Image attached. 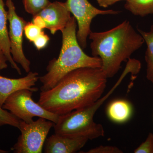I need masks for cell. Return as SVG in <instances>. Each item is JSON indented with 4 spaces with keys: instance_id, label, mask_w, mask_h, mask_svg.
<instances>
[{
    "instance_id": "obj_1",
    "label": "cell",
    "mask_w": 153,
    "mask_h": 153,
    "mask_svg": "<svg viewBox=\"0 0 153 153\" xmlns=\"http://www.w3.org/2000/svg\"><path fill=\"white\" fill-rule=\"evenodd\" d=\"M107 79L101 68L75 69L51 89L41 91L38 103L52 113L66 114L93 104L102 97Z\"/></svg>"
},
{
    "instance_id": "obj_2",
    "label": "cell",
    "mask_w": 153,
    "mask_h": 153,
    "mask_svg": "<svg viewBox=\"0 0 153 153\" xmlns=\"http://www.w3.org/2000/svg\"><path fill=\"white\" fill-rule=\"evenodd\" d=\"M88 37L91 54L100 58L101 69L107 78L117 74L122 63L145 43L140 34L127 20L108 31H91Z\"/></svg>"
},
{
    "instance_id": "obj_3",
    "label": "cell",
    "mask_w": 153,
    "mask_h": 153,
    "mask_svg": "<svg viewBox=\"0 0 153 153\" xmlns=\"http://www.w3.org/2000/svg\"><path fill=\"white\" fill-rule=\"evenodd\" d=\"M76 19L71 16L66 27L61 31L62 45L59 56L49 61L47 73L39 77L42 84L41 91L51 89L63 76L75 69L85 67L101 68L100 58L86 55L79 45L76 38Z\"/></svg>"
},
{
    "instance_id": "obj_4",
    "label": "cell",
    "mask_w": 153,
    "mask_h": 153,
    "mask_svg": "<svg viewBox=\"0 0 153 153\" xmlns=\"http://www.w3.org/2000/svg\"><path fill=\"white\" fill-rule=\"evenodd\" d=\"M97 110L94 104L59 116L54 123L55 134L71 137L93 140L104 136L103 126L94 120Z\"/></svg>"
},
{
    "instance_id": "obj_5",
    "label": "cell",
    "mask_w": 153,
    "mask_h": 153,
    "mask_svg": "<svg viewBox=\"0 0 153 153\" xmlns=\"http://www.w3.org/2000/svg\"><path fill=\"white\" fill-rule=\"evenodd\" d=\"M33 91L22 89L12 94L7 99L2 108L27 123L33 122L35 117L44 118L56 123L59 115L48 111L32 98Z\"/></svg>"
},
{
    "instance_id": "obj_6",
    "label": "cell",
    "mask_w": 153,
    "mask_h": 153,
    "mask_svg": "<svg viewBox=\"0 0 153 153\" xmlns=\"http://www.w3.org/2000/svg\"><path fill=\"white\" fill-rule=\"evenodd\" d=\"M54 124L42 117L29 123L20 120L21 135L11 150L15 153H42L47 135Z\"/></svg>"
},
{
    "instance_id": "obj_7",
    "label": "cell",
    "mask_w": 153,
    "mask_h": 153,
    "mask_svg": "<svg viewBox=\"0 0 153 153\" xmlns=\"http://www.w3.org/2000/svg\"><path fill=\"white\" fill-rule=\"evenodd\" d=\"M71 13L76 19L78 30L76 38L82 49L87 46V39L91 32V25L92 20L99 15H116L119 11L102 10L92 5L88 0H67L66 2Z\"/></svg>"
},
{
    "instance_id": "obj_8",
    "label": "cell",
    "mask_w": 153,
    "mask_h": 153,
    "mask_svg": "<svg viewBox=\"0 0 153 153\" xmlns=\"http://www.w3.org/2000/svg\"><path fill=\"white\" fill-rule=\"evenodd\" d=\"M8 21L9 22V39L11 55L14 61L20 64L27 73L30 71L31 63L26 57L23 49V35L27 22L19 16L13 0H7Z\"/></svg>"
},
{
    "instance_id": "obj_9",
    "label": "cell",
    "mask_w": 153,
    "mask_h": 153,
    "mask_svg": "<svg viewBox=\"0 0 153 153\" xmlns=\"http://www.w3.org/2000/svg\"><path fill=\"white\" fill-rule=\"evenodd\" d=\"M36 15L43 19L46 29H48L52 35L66 27L71 17L66 2L57 1L50 3Z\"/></svg>"
},
{
    "instance_id": "obj_10",
    "label": "cell",
    "mask_w": 153,
    "mask_h": 153,
    "mask_svg": "<svg viewBox=\"0 0 153 153\" xmlns=\"http://www.w3.org/2000/svg\"><path fill=\"white\" fill-rule=\"evenodd\" d=\"M38 79V73L30 71L26 76L17 79L0 75V106L2 107L9 96L18 91L27 89L33 92L38 91V88L35 86Z\"/></svg>"
},
{
    "instance_id": "obj_11",
    "label": "cell",
    "mask_w": 153,
    "mask_h": 153,
    "mask_svg": "<svg viewBox=\"0 0 153 153\" xmlns=\"http://www.w3.org/2000/svg\"><path fill=\"white\" fill-rule=\"evenodd\" d=\"M88 140L86 138L71 137L55 134L45 141L44 152L76 153L84 146Z\"/></svg>"
},
{
    "instance_id": "obj_12",
    "label": "cell",
    "mask_w": 153,
    "mask_h": 153,
    "mask_svg": "<svg viewBox=\"0 0 153 153\" xmlns=\"http://www.w3.org/2000/svg\"><path fill=\"white\" fill-rule=\"evenodd\" d=\"M4 6L3 0H0V48L4 53L11 67L21 75V69L14 61L11 55L8 31L7 27V12L6 11Z\"/></svg>"
},
{
    "instance_id": "obj_13",
    "label": "cell",
    "mask_w": 153,
    "mask_h": 153,
    "mask_svg": "<svg viewBox=\"0 0 153 153\" xmlns=\"http://www.w3.org/2000/svg\"><path fill=\"white\" fill-rule=\"evenodd\" d=\"M133 112L132 105L128 100L116 99L108 105L106 113L108 118L115 123H123L129 120Z\"/></svg>"
},
{
    "instance_id": "obj_14",
    "label": "cell",
    "mask_w": 153,
    "mask_h": 153,
    "mask_svg": "<svg viewBox=\"0 0 153 153\" xmlns=\"http://www.w3.org/2000/svg\"><path fill=\"white\" fill-rule=\"evenodd\" d=\"M138 32L143 38L146 44L145 54V60L146 63V77L149 81L153 84V25L149 31L137 29Z\"/></svg>"
},
{
    "instance_id": "obj_15",
    "label": "cell",
    "mask_w": 153,
    "mask_h": 153,
    "mask_svg": "<svg viewBox=\"0 0 153 153\" xmlns=\"http://www.w3.org/2000/svg\"><path fill=\"white\" fill-rule=\"evenodd\" d=\"M124 7L134 16L145 17L153 14V0H127Z\"/></svg>"
},
{
    "instance_id": "obj_16",
    "label": "cell",
    "mask_w": 153,
    "mask_h": 153,
    "mask_svg": "<svg viewBox=\"0 0 153 153\" xmlns=\"http://www.w3.org/2000/svg\"><path fill=\"white\" fill-rule=\"evenodd\" d=\"M50 3L49 0H23L25 11L33 16L46 8Z\"/></svg>"
},
{
    "instance_id": "obj_17",
    "label": "cell",
    "mask_w": 153,
    "mask_h": 153,
    "mask_svg": "<svg viewBox=\"0 0 153 153\" xmlns=\"http://www.w3.org/2000/svg\"><path fill=\"white\" fill-rule=\"evenodd\" d=\"M20 120L11 113L0 106V127L9 125L19 129Z\"/></svg>"
},
{
    "instance_id": "obj_18",
    "label": "cell",
    "mask_w": 153,
    "mask_h": 153,
    "mask_svg": "<svg viewBox=\"0 0 153 153\" xmlns=\"http://www.w3.org/2000/svg\"><path fill=\"white\" fill-rule=\"evenodd\" d=\"M24 31L26 38L30 42H33L41 34L42 30L33 22H27L25 27Z\"/></svg>"
},
{
    "instance_id": "obj_19",
    "label": "cell",
    "mask_w": 153,
    "mask_h": 153,
    "mask_svg": "<svg viewBox=\"0 0 153 153\" xmlns=\"http://www.w3.org/2000/svg\"><path fill=\"white\" fill-rule=\"evenodd\" d=\"M134 153H153V133H150L144 142L134 151Z\"/></svg>"
},
{
    "instance_id": "obj_20",
    "label": "cell",
    "mask_w": 153,
    "mask_h": 153,
    "mask_svg": "<svg viewBox=\"0 0 153 153\" xmlns=\"http://www.w3.org/2000/svg\"><path fill=\"white\" fill-rule=\"evenodd\" d=\"M123 152L119 148L114 146H100L91 149L87 153H123Z\"/></svg>"
},
{
    "instance_id": "obj_21",
    "label": "cell",
    "mask_w": 153,
    "mask_h": 153,
    "mask_svg": "<svg viewBox=\"0 0 153 153\" xmlns=\"http://www.w3.org/2000/svg\"><path fill=\"white\" fill-rule=\"evenodd\" d=\"M49 41V37L48 35L42 31L41 34L35 39L33 42L34 45L38 50L44 49L47 46Z\"/></svg>"
},
{
    "instance_id": "obj_22",
    "label": "cell",
    "mask_w": 153,
    "mask_h": 153,
    "mask_svg": "<svg viewBox=\"0 0 153 153\" xmlns=\"http://www.w3.org/2000/svg\"><path fill=\"white\" fill-rule=\"evenodd\" d=\"M99 5L102 7L107 8L109 6L112 5L114 4L124 0H96ZM127 1V0H124Z\"/></svg>"
},
{
    "instance_id": "obj_23",
    "label": "cell",
    "mask_w": 153,
    "mask_h": 153,
    "mask_svg": "<svg viewBox=\"0 0 153 153\" xmlns=\"http://www.w3.org/2000/svg\"><path fill=\"white\" fill-rule=\"evenodd\" d=\"M8 60L4 53L0 48V71L7 68Z\"/></svg>"
},
{
    "instance_id": "obj_24",
    "label": "cell",
    "mask_w": 153,
    "mask_h": 153,
    "mask_svg": "<svg viewBox=\"0 0 153 153\" xmlns=\"http://www.w3.org/2000/svg\"><path fill=\"white\" fill-rule=\"evenodd\" d=\"M33 23L37 25L41 29H46V25L44 20L40 16L36 15L33 16Z\"/></svg>"
},
{
    "instance_id": "obj_25",
    "label": "cell",
    "mask_w": 153,
    "mask_h": 153,
    "mask_svg": "<svg viewBox=\"0 0 153 153\" xmlns=\"http://www.w3.org/2000/svg\"><path fill=\"white\" fill-rule=\"evenodd\" d=\"M9 152L8 151L4 150L1 149L0 148V153H8Z\"/></svg>"
}]
</instances>
